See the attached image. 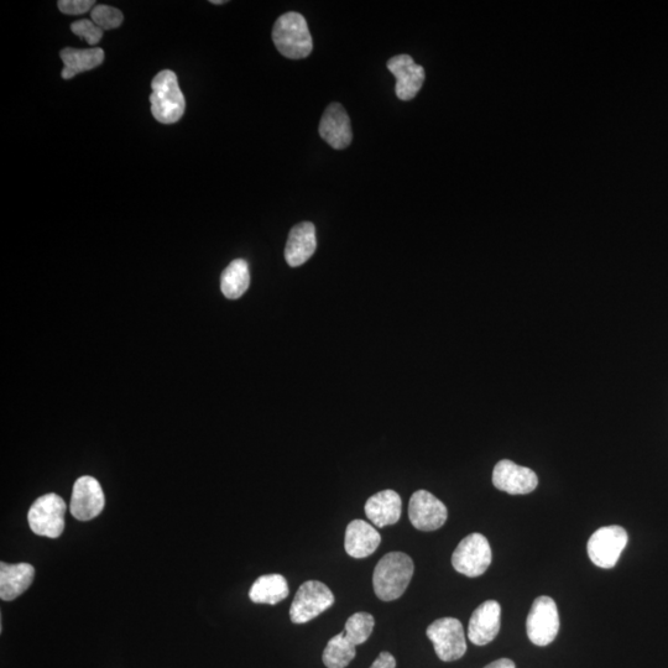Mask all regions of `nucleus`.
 Segmentation results:
<instances>
[{
	"instance_id": "7ed1b4c3",
	"label": "nucleus",
	"mask_w": 668,
	"mask_h": 668,
	"mask_svg": "<svg viewBox=\"0 0 668 668\" xmlns=\"http://www.w3.org/2000/svg\"><path fill=\"white\" fill-rule=\"evenodd\" d=\"M273 41L280 54L291 60L305 59L313 49L309 25L300 13H286L276 20Z\"/></svg>"
},
{
	"instance_id": "bb28decb",
	"label": "nucleus",
	"mask_w": 668,
	"mask_h": 668,
	"mask_svg": "<svg viewBox=\"0 0 668 668\" xmlns=\"http://www.w3.org/2000/svg\"><path fill=\"white\" fill-rule=\"evenodd\" d=\"M57 7L66 15H80L95 8L96 3L93 0H60Z\"/></svg>"
},
{
	"instance_id": "f8f14e48",
	"label": "nucleus",
	"mask_w": 668,
	"mask_h": 668,
	"mask_svg": "<svg viewBox=\"0 0 668 668\" xmlns=\"http://www.w3.org/2000/svg\"><path fill=\"white\" fill-rule=\"evenodd\" d=\"M494 487L511 495H525L534 492L539 484V478L530 468L503 459L493 471Z\"/></svg>"
},
{
	"instance_id": "a211bd4d",
	"label": "nucleus",
	"mask_w": 668,
	"mask_h": 668,
	"mask_svg": "<svg viewBox=\"0 0 668 668\" xmlns=\"http://www.w3.org/2000/svg\"><path fill=\"white\" fill-rule=\"evenodd\" d=\"M34 578L35 568L29 563H0V598L4 602H12L28 591Z\"/></svg>"
},
{
	"instance_id": "423d86ee",
	"label": "nucleus",
	"mask_w": 668,
	"mask_h": 668,
	"mask_svg": "<svg viewBox=\"0 0 668 668\" xmlns=\"http://www.w3.org/2000/svg\"><path fill=\"white\" fill-rule=\"evenodd\" d=\"M426 635L435 647L438 659L443 662L457 661L466 654V635L458 619L442 618L433 621L427 628Z\"/></svg>"
},
{
	"instance_id": "1a4fd4ad",
	"label": "nucleus",
	"mask_w": 668,
	"mask_h": 668,
	"mask_svg": "<svg viewBox=\"0 0 668 668\" xmlns=\"http://www.w3.org/2000/svg\"><path fill=\"white\" fill-rule=\"evenodd\" d=\"M628 532L624 527L612 525L597 530L588 541V556L594 565L605 568H613L617 565L621 553L628 545Z\"/></svg>"
},
{
	"instance_id": "c756f323",
	"label": "nucleus",
	"mask_w": 668,
	"mask_h": 668,
	"mask_svg": "<svg viewBox=\"0 0 668 668\" xmlns=\"http://www.w3.org/2000/svg\"><path fill=\"white\" fill-rule=\"evenodd\" d=\"M211 3L219 5V4H226L227 2L226 0H211Z\"/></svg>"
},
{
	"instance_id": "5701e85b",
	"label": "nucleus",
	"mask_w": 668,
	"mask_h": 668,
	"mask_svg": "<svg viewBox=\"0 0 668 668\" xmlns=\"http://www.w3.org/2000/svg\"><path fill=\"white\" fill-rule=\"evenodd\" d=\"M356 647L342 631L328 641L322 654L323 664L327 668H346L357 655Z\"/></svg>"
},
{
	"instance_id": "6e6552de",
	"label": "nucleus",
	"mask_w": 668,
	"mask_h": 668,
	"mask_svg": "<svg viewBox=\"0 0 668 668\" xmlns=\"http://www.w3.org/2000/svg\"><path fill=\"white\" fill-rule=\"evenodd\" d=\"M526 631L532 644L547 646L553 643L560 631V614L555 600L546 596L535 599L526 620Z\"/></svg>"
},
{
	"instance_id": "f3484780",
	"label": "nucleus",
	"mask_w": 668,
	"mask_h": 668,
	"mask_svg": "<svg viewBox=\"0 0 668 668\" xmlns=\"http://www.w3.org/2000/svg\"><path fill=\"white\" fill-rule=\"evenodd\" d=\"M382 542V536L373 525L363 520L349 523L344 537V549L353 558H365L373 555Z\"/></svg>"
},
{
	"instance_id": "412c9836",
	"label": "nucleus",
	"mask_w": 668,
	"mask_h": 668,
	"mask_svg": "<svg viewBox=\"0 0 668 668\" xmlns=\"http://www.w3.org/2000/svg\"><path fill=\"white\" fill-rule=\"evenodd\" d=\"M289 593V584L284 576L266 574L254 582L249 591V598L257 604L275 605L289 597Z\"/></svg>"
},
{
	"instance_id": "f257e3e1",
	"label": "nucleus",
	"mask_w": 668,
	"mask_h": 668,
	"mask_svg": "<svg viewBox=\"0 0 668 668\" xmlns=\"http://www.w3.org/2000/svg\"><path fill=\"white\" fill-rule=\"evenodd\" d=\"M414 561L404 552H390L378 562L373 574V587L383 602H393L406 592L414 576Z\"/></svg>"
},
{
	"instance_id": "4468645a",
	"label": "nucleus",
	"mask_w": 668,
	"mask_h": 668,
	"mask_svg": "<svg viewBox=\"0 0 668 668\" xmlns=\"http://www.w3.org/2000/svg\"><path fill=\"white\" fill-rule=\"evenodd\" d=\"M501 607L495 600H487L474 610L468 625V638L474 645L492 643L500 631Z\"/></svg>"
},
{
	"instance_id": "2eb2a0df",
	"label": "nucleus",
	"mask_w": 668,
	"mask_h": 668,
	"mask_svg": "<svg viewBox=\"0 0 668 668\" xmlns=\"http://www.w3.org/2000/svg\"><path fill=\"white\" fill-rule=\"evenodd\" d=\"M320 135L333 149L342 150L351 145L353 139L351 119L342 104L332 103L327 107L321 119Z\"/></svg>"
},
{
	"instance_id": "9b49d317",
	"label": "nucleus",
	"mask_w": 668,
	"mask_h": 668,
	"mask_svg": "<svg viewBox=\"0 0 668 668\" xmlns=\"http://www.w3.org/2000/svg\"><path fill=\"white\" fill-rule=\"evenodd\" d=\"M106 505L103 489L96 478H78L73 485L70 510L73 518L90 521L102 513Z\"/></svg>"
},
{
	"instance_id": "6ab92c4d",
	"label": "nucleus",
	"mask_w": 668,
	"mask_h": 668,
	"mask_svg": "<svg viewBox=\"0 0 668 668\" xmlns=\"http://www.w3.org/2000/svg\"><path fill=\"white\" fill-rule=\"evenodd\" d=\"M403 501L394 490H383L365 503V515L377 527L395 525L401 518Z\"/></svg>"
},
{
	"instance_id": "4be33fe9",
	"label": "nucleus",
	"mask_w": 668,
	"mask_h": 668,
	"mask_svg": "<svg viewBox=\"0 0 668 668\" xmlns=\"http://www.w3.org/2000/svg\"><path fill=\"white\" fill-rule=\"evenodd\" d=\"M249 265L243 259L233 260L221 276V290L227 299L237 300L249 289Z\"/></svg>"
},
{
	"instance_id": "20e7f679",
	"label": "nucleus",
	"mask_w": 668,
	"mask_h": 668,
	"mask_svg": "<svg viewBox=\"0 0 668 668\" xmlns=\"http://www.w3.org/2000/svg\"><path fill=\"white\" fill-rule=\"evenodd\" d=\"M67 505L59 495L50 493L36 499L28 514V523L35 535L57 539L65 530Z\"/></svg>"
},
{
	"instance_id": "dca6fc26",
	"label": "nucleus",
	"mask_w": 668,
	"mask_h": 668,
	"mask_svg": "<svg viewBox=\"0 0 668 668\" xmlns=\"http://www.w3.org/2000/svg\"><path fill=\"white\" fill-rule=\"evenodd\" d=\"M317 248L316 228L311 222H302L291 229L285 248V259L292 268L304 265Z\"/></svg>"
},
{
	"instance_id": "0eeeda50",
	"label": "nucleus",
	"mask_w": 668,
	"mask_h": 668,
	"mask_svg": "<svg viewBox=\"0 0 668 668\" xmlns=\"http://www.w3.org/2000/svg\"><path fill=\"white\" fill-rule=\"evenodd\" d=\"M334 596L325 583L307 581L301 584L290 608V618L294 624H306L330 609Z\"/></svg>"
},
{
	"instance_id": "f03ea898",
	"label": "nucleus",
	"mask_w": 668,
	"mask_h": 668,
	"mask_svg": "<svg viewBox=\"0 0 668 668\" xmlns=\"http://www.w3.org/2000/svg\"><path fill=\"white\" fill-rule=\"evenodd\" d=\"M151 113L158 122L174 124L184 116L186 101L175 72L164 70L151 82Z\"/></svg>"
},
{
	"instance_id": "39448f33",
	"label": "nucleus",
	"mask_w": 668,
	"mask_h": 668,
	"mask_svg": "<svg viewBox=\"0 0 668 668\" xmlns=\"http://www.w3.org/2000/svg\"><path fill=\"white\" fill-rule=\"evenodd\" d=\"M492 558L487 537L474 532L459 542L452 555V566L458 573L476 578L487 572Z\"/></svg>"
},
{
	"instance_id": "c85d7f7f",
	"label": "nucleus",
	"mask_w": 668,
	"mask_h": 668,
	"mask_svg": "<svg viewBox=\"0 0 668 668\" xmlns=\"http://www.w3.org/2000/svg\"><path fill=\"white\" fill-rule=\"evenodd\" d=\"M484 668H516V666L514 664V661H511L509 659H500L492 662V664H489Z\"/></svg>"
},
{
	"instance_id": "9d476101",
	"label": "nucleus",
	"mask_w": 668,
	"mask_h": 668,
	"mask_svg": "<svg viewBox=\"0 0 668 668\" xmlns=\"http://www.w3.org/2000/svg\"><path fill=\"white\" fill-rule=\"evenodd\" d=\"M446 505L427 490H417L410 499L409 519L415 529L425 532L436 531L446 524Z\"/></svg>"
},
{
	"instance_id": "ddd939ff",
	"label": "nucleus",
	"mask_w": 668,
	"mask_h": 668,
	"mask_svg": "<svg viewBox=\"0 0 668 668\" xmlns=\"http://www.w3.org/2000/svg\"><path fill=\"white\" fill-rule=\"evenodd\" d=\"M388 69L396 78L395 92L401 101H411L425 82V70L410 55H398L388 61Z\"/></svg>"
},
{
	"instance_id": "393cba45",
	"label": "nucleus",
	"mask_w": 668,
	"mask_h": 668,
	"mask_svg": "<svg viewBox=\"0 0 668 668\" xmlns=\"http://www.w3.org/2000/svg\"><path fill=\"white\" fill-rule=\"evenodd\" d=\"M92 22L104 30L119 28L124 20V15L119 9L109 5H96L91 12Z\"/></svg>"
},
{
	"instance_id": "aec40b11",
	"label": "nucleus",
	"mask_w": 668,
	"mask_h": 668,
	"mask_svg": "<svg viewBox=\"0 0 668 668\" xmlns=\"http://www.w3.org/2000/svg\"><path fill=\"white\" fill-rule=\"evenodd\" d=\"M60 57L65 65L61 77L64 80H71L78 73L91 71L101 66L104 61V51L101 48L85 50L66 48L60 52Z\"/></svg>"
},
{
	"instance_id": "cd10ccee",
	"label": "nucleus",
	"mask_w": 668,
	"mask_h": 668,
	"mask_svg": "<svg viewBox=\"0 0 668 668\" xmlns=\"http://www.w3.org/2000/svg\"><path fill=\"white\" fill-rule=\"evenodd\" d=\"M370 668H396L395 657L389 654V652L384 651L377 657V660L373 662Z\"/></svg>"
},
{
	"instance_id": "a878e982",
	"label": "nucleus",
	"mask_w": 668,
	"mask_h": 668,
	"mask_svg": "<svg viewBox=\"0 0 668 668\" xmlns=\"http://www.w3.org/2000/svg\"><path fill=\"white\" fill-rule=\"evenodd\" d=\"M72 33L78 38L87 41L88 45L95 46L103 38V30L92 20L82 19L71 25Z\"/></svg>"
},
{
	"instance_id": "b1692460",
	"label": "nucleus",
	"mask_w": 668,
	"mask_h": 668,
	"mask_svg": "<svg viewBox=\"0 0 668 668\" xmlns=\"http://www.w3.org/2000/svg\"><path fill=\"white\" fill-rule=\"evenodd\" d=\"M375 620L372 614L359 612L353 614L344 626V634L356 646L367 643L373 634Z\"/></svg>"
}]
</instances>
